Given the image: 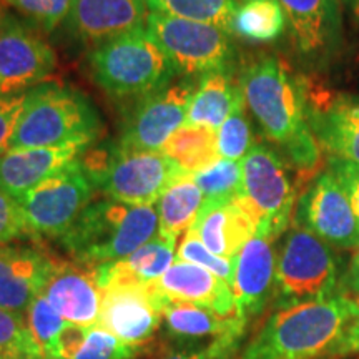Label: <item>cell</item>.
<instances>
[{"mask_svg":"<svg viewBox=\"0 0 359 359\" xmlns=\"http://www.w3.org/2000/svg\"><path fill=\"white\" fill-rule=\"evenodd\" d=\"M238 2V6H240V4H246V2H255V0H236Z\"/></svg>","mask_w":359,"mask_h":359,"instance_id":"7dc6e473","label":"cell"},{"mask_svg":"<svg viewBox=\"0 0 359 359\" xmlns=\"http://www.w3.org/2000/svg\"><path fill=\"white\" fill-rule=\"evenodd\" d=\"M24 354H42L30 333L27 316L0 308V359H15Z\"/></svg>","mask_w":359,"mask_h":359,"instance_id":"836d02e7","label":"cell"},{"mask_svg":"<svg viewBox=\"0 0 359 359\" xmlns=\"http://www.w3.org/2000/svg\"><path fill=\"white\" fill-rule=\"evenodd\" d=\"M160 151L190 175L203 172L222 160L218 151V132L190 125H183L177 130Z\"/></svg>","mask_w":359,"mask_h":359,"instance_id":"f1b7e54d","label":"cell"},{"mask_svg":"<svg viewBox=\"0 0 359 359\" xmlns=\"http://www.w3.org/2000/svg\"><path fill=\"white\" fill-rule=\"evenodd\" d=\"M57 55L45 40L19 19L6 15L0 25V97L20 95L55 70Z\"/></svg>","mask_w":359,"mask_h":359,"instance_id":"8fae6325","label":"cell"},{"mask_svg":"<svg viewBox=\"0 0 359 359\" xmlns=\"http://www.w3.org/2000/svg\"><path fill=\"white\" fill-rule=\"evenodd\" d=\"M30 235L19 200L0 191V245Z\"/></svg>","mask_w":359,"mask_h":359,"instance_id":"74e56055","label":"cell"},{"mask_svg":"<svg viewBox=\"0 0 359 359\" xmlns=\"http://www.w3.org/2000/svg\"><path fill=\"white\" fill-rule=\"evenodd\" d=\"M15 359H43L42 354H24V356Z\"/></svg>","mask_w":359,"mask_h":359,"instance_id":"f6af8a7d","label":"cell"},{"mask_svg":"<svg viewBox=\"0 0 359 359\" xmlns=\"http://www.w3.org/2000/svg\"><path fill=\"white\" fill-rule=\"evenodd\" d=\"M95 187L80 158L32 188L19 203L32 236L60 238L92 203Z\"/></svg>","mask_w":359,"mask_h":359,"instance_id":"30bf717a","label":"cell"},{"mask_svg":"<svg viewBox=\"0 0 359 359\" xmlns=\"http://www.w3.org/2000/svg\"><path fill=\"white\" fill-rule=\"evenodd\" d=\"M358 316L359 298L346 293L285 304L268 318L236 359L326 358Z\"/></svg>","mask_w":359,"mask_h":359,"instance_id":"6da1fadb","label":"cell"},{"mask_svg":"<svg viewBox=\"0 0 359 359\" xmlns=\"http://www.w3.org/2000/svg\"><path fill=\"white\" fill-rule=\"evenodd\" d=\"M190 230L217 257L235 262L246 241L257 235V224L235 196L230 201H203Z\"/></svg>","mask_w":359,"mask_h":359,"instance_id":"603a6c76","label":"cell"},{"mask_svg":"<svg viewBox=\"0 0 359 359\" xmlns=\"http://www.w3.org/2000/svg\"><path fill=\"white\" fill-rule=\"evenodd\" d=\"M338 280V259L331 246L308 228H293L276 255L275 288L286 304L334 296Z\"/></svg>","mask_w":359,"mask_h":359,"instance_id":"8992f818","label":"cell"},{"mask_svg":"<svg viewBox=\"0 0 359 359\" xmlns=\"http://www.w3.org/2000/svg\"><path fill=\"white\" fill-rule=\"evenodd\" d=\"M349 280H351L353 288L356 290L358 298H359V248L354 251L351 266H349Z\"/></svg>","mask_w":359,"mask_h":359,"instance_id":"7bdbcfd3","label":"cell"},{"mask_svg":"<svg viewBox=\"0 0 359 359\" xmlns=\"http://www.w3.org/2000/svg\"><path fill=\"white\" fill-rule=\"evenodd\" d=\"M25 316L30 333H32L43 358L55 356L57 338L69 323L60 316V313L48 303L43 294H39L34 299Z\"/></svg>","mask_w":359,"mask_h":359,"instance_id":"d6a6232c","label":"cell"},{"mask_svg":"<svg viewBox=\"0 0 359 359\" xmlns=\"http://www.w3.org/2000/svg\"><path fill=\"white\" fill-rule=\"evenodd\" d=\"M240 87L245 103L271 142L286 147L309 130L303 90L278 57L251 60L241 74Z\"/></svg>","mask_w":359,"mask_h":359,"instance_id":"5b68a950","label":"cell"},{"mask_svg":"<svg viewBox=\"0 0 359 359\" xmlns=\"http://www.w3.org/2000/svg\"><path fill=\"white\" fill-rule=\"evenodd\" d=\"M148 11L219 27L231 34L236 0H147Z\"/></svg>","mask_w":359,"mask_h":359,"instance_id":"4dcf8cb0","label":"cell"},{"mask_svg":"<svg viewBox=\"0 0 359 359\" xmlns=\"http://www.w3.org/2000/svg\"><path fill=\"white\" fill-rule=\"evenodd\" d=\"M285 25L286 15L278 0H255L236 7L230 32L251 42H271Z\"/></svg>","mask_w":359,"mask_h":359,"instance_id":"f546056e","label":"cell"},{"mask_svg":"<svg viewBox=\"0 0 359 359\" xmlns=\"http://www.w3.org/2000/svg\"><path fill=\"white\" fill-rule=\"evenodd\" d=\"M145 32L178 74L205 77L224 72L230 60V34L219 27L148 11Z\"/></svg>","mask_w":359,"mask_h":359,"instance_id":"ba28073f","label":"cell"},{"mask_svg":"<svg viewBox=\"0 0 359 359\" xmlns=\"http://www.w3.org/2000/svg\"><path fill=\"white\" fill-rule=\"evenodd\" d=\"M161 316L168 334L182 339H240L246 327V323L238 316L226 318L198 304L170 302L165 298H161Z\"/></svg>","mask_w":359,"mask_h":359,"instance_id":"d4e9b609","label":"cell"},{"mask_svg":"<svg viewBox=\"0 0 359 359\" xmlns=\"http://www.w3.org/2000/svg\"><path fill=\"white\" fill-rule=\"evenodd\" d=\"M203 193L190 173L173 180L158 200V236L177 245L182 233L190 230L203 206Z\"/></svg>","mask_w":359,"mask_h":359,"instance_id":"4316f807","label":"cell"},{"mask_svg":"<svg viewBox=\"0 0 359 359\" xmlns=\"http://www.w3.org/2000/svg\"><path fill=\"white\" fill-rule=\"evenodd\" d=\"M140 348H133L103 330L102 326L67 325L58 334L55 356L64 359H133Z\"/></svg>","mask_w":359,"mask_h":359,"instance_id":"83f0119b","label":"cell"},{"mask_svg":"<svg viewBox=\"0 0 359 359\" xmlns=\"http://www.w3.org/2000/svg\"><path fill=\"white\" fill-rule=\"evenodd\" d=\"M42 294L70 325L93 326L98 323L102 290L93 268L53 257Z\"/></svg>","mask_w":359,"mask_h":359,"instance_id":"e0dca14e","label":"cell"},{"mask_svg":"<svg viewBox=\"0 0 359 359\" xmlns=\"http://www.w3.org/2000/svg\"><path fill=\"white\" fill-rule=\"evenodd\" d=\"M240 339L235 338H219L201 348L180 349V351L168 353L161 359H230L235 351L236 343Z\"/></svg>","mask_w":359,"mask_h":359,"instance_id":"ab89813d","label":"cell"},{"mask_svg":"<svg viewBox=\"0 0 359 359\" xmlns=\"http://www.w3.org/2000/svg\"><path fill=\"white\" fill-rule=\"evenodd\" d=\"M161 298L147 286H110L102 290L98 326L123 343L140 348L160 330Z\"/></svg>","mask_w":359,"mask_h":359,"instance_id":"5bb4252c","label":"cell"},{"mask_svg":"<svg viewBox=\"0 0 359 359\" xmlns=\"http://www.w3.org/2000/svg\"><path fill=\"white\" fill-rule=\"evenodd\" d=\"M241 191L238 203L257 224V233L273 241L288 228L294 210L296 188L275 151L257 145L241 160Z\"/></svg>","mask_w":359,"mask_h":359,"instance_id":"52a82bcc","label":"cell"},{"mask_svg":"<svg viewBox=\"0 0 359 359\" xmlns=\"http://www.w3.org/2000/svg\"><path fill=\"white\" fill-rule=\"evenodd\" d=\"M156 236L158 212L154 206L105 198L90 203L58 240L72 262L97 268L127 258Z\"/></svg>","mask_w":359,"mask_h":359,"instance_id":"7a4b0ae2","label":"cell"},{"mask_svg":"<svg viewBox=\"0 0 359 359\" xmlns=\"http://www.w3.org/2000/svg\"><path fill=\"white\" fill-rule=\"evenodd\" d=\"M233 264L231 291L236 316L248 325L250 318L262 311L275 290L276 255L273 240L257 233L243 245Z\"/></svg>","mask_w":359,"mask_h":359,"instance_id":"2e32d148","label":"cell"},{"mask_svg":"<svg viewBox=\"0 0 359 359\" xmlns=\"http://www.w3.org/2000/svg\"><path fill=\"white\" fill-rule=\"evenodd\" d=\"M351 354H359V316L349 323V326L341 334L338 343L334 344L333 349L327 353V359L351 356Z\"/></svg>","mask_w":359,"mask_h":359,"instance_id":"b9f144b4","label":"cell"},{"mask_svg":"<svg viewBox=\"0 0 359 359\" xmlns=\"http://www.w3.org/2000/svg\"><path fill=\"white\" fill-rule=\"evenodd\" d=\"M92 77L111 97H145L167 87L175 74L143 29L98 43L90 53Z\"/></svg>","mask_w":359,"mask_h":359,"instance_id":"277c9868","label":"cell"},{"mask_svg":"<svg viewBox=\"0 0 359 359\" xmlns=\"http://www.w3.org/2000/svg\"><path fill=\"white\" fill-rule=\"evenodd\" d=\"M175 258H177V262L191 263L196 264V266L208 269L210 273H213L215 276H218L219 280L226 281L228 285L231 286L233 268H235V264H233L230 259H224L212 253V251L201 243L200 238L191 230H188L185 235H183L182 241H180V245L177 246Z\"/></svg>","mask_w":359,"mask_h":359,"instance_id":"8d00e7d4","label":"cell"},{"mask_svg":"<svg viewBox=\"0 0 359 359\" xmlns=\"http://www.w3.org/2000/svg\"><path fill=\"white\" fill-rule=\"evenodd\" d=\"M354 22H359V0H339Z\"/></svg>","mask_w":359,"mask_h":359,"instance_id":"ee69618b","label":"cell"},{"mask_svg":"<svg viewBox=\"0 0 359 359\" xmlns=\"http://www.w3.org/2000/svg\"><path fill=\"white\" fill-rule=\"evenodd\" d=\"M52 258L34 248L0 246V308L27 314L47 285Z\"/></svg>","mask_w":359,"mask_h":359,"instance_id":"ffe728a7","label":"cell"},{"mask_svg":"<svg viewBox=\"0 0 359 359\" xmlns=\"http://www.w3.org/2000/svg\"><path fill=\"white\" fill-rule=\"evenodd\" d=\"M304 111L313 133L334 158L359 167V97L336 95L314 88H302Z\"/></svg>","mask_w":359,"mask_h":359,"instance_id":"9a60e30c","label":"cell"},{"mask_svg":"<svg viewBox=\"0 0 359 359\" xmlns=\"http://www.w3.org/2000/svg\"><path fill=\"white\" fill-rule=\"evenodd\" d=\"M43 359H64V358H52V356H48V358H43Z\"/></svg>","mask_w":359,"mask_h":359,"instance_id":"c3c4849f","label":"cell"},{"mask_svg":"<svg viewBox=\"0 0 359 359\" xmlns=\"http://www.w3.org/2000/svg\"><path fill=\"white\" fill-rule=\"evenodd\" d=\"M331 172L334 173V177L339 180L341 185L348 191L354 213L359 219V167L349 163L346 160L334 158L333 163H331Z\"/></svg>","mask_w":359,"mask_h":359,"instance_id":"60d3db41","label":"cell"},{"mask_svg":"<svg viewBox=\"0 0 359 359\" xmlns=\"http://www.w3.org/2000/svg\"><path fill=\"white\" fill-rule=\"evenodd\" d=\"M185 173L160 150L110 148L109 163L95 182L107 198L132 206H154L173 180Z\"/></svg>","mask_w":359,"mask_h":359,"instance_id":"9c48e42d","label":"cell"},{"mask_svg":"<svg viewBox=\"0 0 359 359\" xmlns=\"http://www.w3.org/2000/svg\"><path fill=\"white\" fill-rule=\"evenodd\" d=\"M4 8H6V6H4L2 0H0V25H2V22H4V19H6V15H7Z\"/></svg>","mask_w":359,"mask_h":359,"instance_id":"bcb514c9","label":"cell"},{"mask_svg":"<svg viewBox=\"0 0 359 359\" xmlns=\"http://www.w3.org/2000/svg\"><path fill=\"white\" fill-rule=\"evenodd\" d=\"M147 0H74L69 27L88 43H103L145 27Z\"/></svg>","mask_w":359,"mask_h":359,"instance_id":"d6986e66","label":"cell"},{"mask_svg":"<svg viewBox=\"0 0 359 359\" xmlns=\"http://www.w3.org/2000/svg\"><path fill=\"white\" fill-rule=\"evenodd\" d=\"M205 201H230L241 191V161L219 160L210 168L191 175Z\"/></svg>","mask_w":359,"mask_h":359,"instance_id":"1f68e13d","label":"cell"},{"mask_svg":"<svg viewBox=\"0 0 359 359\" xmlns=\"http://www.w3.org/2000/svg\"><path fill=\"white\" fill-rule=\"evenodd\" d=\"M241 102L245 98L240 83H233L224 72H213L205 75L198 90L193 92L185 125L218 132Z\"/></svg>","mask_w":359,"mask_h":359,"instance_id":"484cf974","label":"cell"},{"mask_svg":"<svg viewBox=\"0 0 359 359\" xmlns=\"http://www.w3.org/2000/svg\"><path fill=\"white\" fill-rule=\"evenodd\" d=\"M303 55L330 53L341 39L339 0H278Z\"/></svg>","mask_w":359,"mask_h":359,"instance_id":"7402d4cb","label":"cell"},{"mask_svg":"<svg viewBox=\"0 0 359 359\" xmlns=\"http://www.w3.org/2000/svg\"><path fill=\"white\" fill-rule=\"evenodd\" d=\"M253 148V137L245 116V102H241L226 122L218 130V151L223 160L240 161Z\"/></svg>","mask_w":359,"mask_h":359,"instance_id":"e575fe53","label":"cell"},{"mask_svg":"<svg viewBox=\"0 0 359 359\" xmlns=\"http://www.w3.org/2000/svg\"><path fill=\"white\" fill-rule=\"evenodd\" d=\"M102 135V118L79 90L43 82L25 93L11 148L88 147Z\"/></svg>","mask_w":359,"mask_h":359,"instance_id":"3957f363","label":"cell"},{"mask_svg":"<svg viewBox=\"0 0 359 359\" xmlns=\"http://www.w3.org/2000/svg\"><path fill=\"white\" fill-rule=\"evenodd\" d=\"M188 85H173L148 93L125 120L118 145L128 150H161L185 125L191 100Z\"/></svg>","mask_w":359,"mask_h":359,"instance_id":"7c38bea8","label":"cell"},{"mask_svg":"<svg viewBox=\"0 0 359 359\" xmlns=\"http://www.w3.org/2000/svg\"><path fill=\"white\" fill-rule=\"evenodd\" d=\"M83 150L75 145L8 150L0 156V191L20 201L32 188L79 160Z\"/></svg>","mask_w":359,"mask_h":359,"instance_id":"44dd1931","label":"cell"},{"mask_svg":"<svg viewBox=\"0 0 359 359\" xmlns=\"http://www.w3.org/2000/svg\"><path fill=\"white\" fill-rule=\"evenodd\" d=\"M25 93L12 97H0V156L11 148V140L17 120L22 114Z\"/></svg>","mask_w":359,"mask_h":359,"instance_id":"f35d334b","label":"cell"},{"mask_svg":"<svg viewBox=\"0 0 359 359\" xmlns=\"http://www.w3.org/2000/svg\"><path fill=\"white\" fill-rule=\"evenodd\" d=\"M177 245L156 236L118 262L93 268L100 290L110 286H147L165 275L175 263Z\"/></svg>","mask_w":359,"mask_h":359,"instance_id":"cb8c5ba5","label":"cell"},{"mask_svg":"<svg viewBox=\"0 0 359 359\" xmlns=\"http://www.w3.org/2000/svg\"><path fill=\"white\" fill-rule=\"evenodd\" d=\"M2 4L15 8L43 32H52L55 27L69 19L74 0H2Z\"/></svg>","mask_w":359,"mask_h":359,"instance_id":"d590c367","label":"cell"},{"mask_svg":"<svg viewBox=\"0 0 359 359\" xmlns=\"http://www.w3.org/2000/svg\"><path fill=\"white\" fill-rule=\"evenodd\" d=\"M299 217L309 231L327 245L339 248H359V219L348 191L334 173L318 177L299 200Z\"/></svg>","mask_w":359,"mask_h":359,"instance_id":"4fadbf2b","label":"cell"},{"mask_svg":"<svg viewBox=\"0 0 359 359\" xmlns=\"http://www.w3.org/2000/svg\"><path fill=\"white\" fill-rule=\"evenodd\" d=\"M147 288L170 302L198 304L226 318L236 316L231 286L196 264L175 259L165 275L147 285Z\"/></svg>","mask_w":359,"mask_h":359,"instance_id":"ac0fdd59","label":"cell"}]
</instances>
